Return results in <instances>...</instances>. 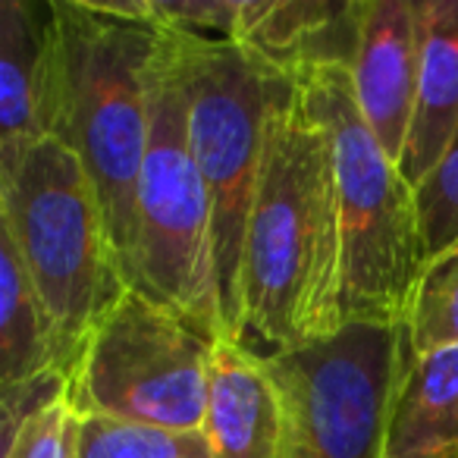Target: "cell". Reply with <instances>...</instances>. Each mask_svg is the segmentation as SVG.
Listing matches in <instances>:
<instances>
[{
	"label": "cell",
	"mask_w": 458,
	"mask_h": 458,
	"mask_svg": "<svg viewBox=\"0 0 458 458\" xmlns=\"http://www.w3.org/2000/svg\"><path fill=\"white\" fill-rule=\"evenodd\" d=\"M343 330V220L330 139L276 76L242 261V345L261 358Z\"/></svg>",
	"instance_id": "cell-1"
},
{
	"label": "cell",
	"mask_w": 458,
	"mask_h": 458,
	"mask_svg": "<svg viewBox=\"0 0 458 458\" xmlns=\"http://www.w3.org/2000/svg\"><path fill=\"white\" fill-rule=\"evenodd\" d=\"M160 29L98 0H51L45 139L76 154L101 201L129 289L139 267V179L151 141V60Z\"/></svg>",
	"instance_id": "cell-2"
},
{
	"label": "cell",
	"mask_w": 458,
	"mask_h": 458,
	"mask_svg": "<svg viewBox=\"0 0 458 458\" xmlns=\"http://www.w3.org/2000/svg\"><path fill=\"white\" fill-rule=\"evenodd\" d=\"M305 104L330 139L343 220V327L408 320L427 264L418 191L383 151L358 107L345 66L295 72Z\"/></svg>",
	"instance_id": "cell-3"
},
{
	"label": "cell",
	"mask_w": 458,
	"mask_h": 458,
	"mask_svg": "<svg viewBox=\"0 0 458 458\" xmlns=\"http://www.w3.org/2000/svg\"><path fill=\"white\" fill-rule=\"evenodd\" d=\"M0 233L13 242L54 324L70 377L85 339L129 293L101 201L76 154L41 139L0 179Z\"/></svg>",
	"instance_id": "cell-4"
},
{
	"label": "cell",
	"mask_w": 458,
	"mask_h": 458,
	"mask_svg": "<svg viewBox=\"0 0 458 458\" xmlns=\"http://www.w3.org/2000/svg\"><path fill=\"white\" fill-rule=\"evenodd\" d=\"M151 141L139 179L135 293L210 339H226L214 270V214L189 139L191 95L176 32L160 29L151 60Z\"/></svg>",
	"instance_id": "cell-5"
},
{
	"label": "cell",
	"mask_w": 458,
	"mask_h": 458,
	"mask_svg": "<svg viewBox=\"0 0 458 458\" xmlns=\"http://www.w3.org/2000/svg\"><path fill=\"white\" fill-rule=\"evenodd\" d=\"M173 32V29H170ZM189 79V139L214 214V270L229 343H242V261L280 72L242 45L176 32Z\"/></svg>",
	"instance_id": "cell-6"
},
{
	"label": "cell",
	"mask_w": 458,
	"mask_h": 458,
	"mask_svg": "<svg viewBox=\"0 0 458 458\" xmlns=\"http://www.w3.org/2000/svg\"><path fill=\"white\" fill-rule=\"evenodd\" d=\"M264 361L286 405V458H386L414 361L405 324H345Z\"/></svg>",
	"instance_id": "cell-7"
},
{
	"label": "cell",
	"mask_w": 458,
	"mask_h": 458,
	"mask_svg": "<svg viewBox=\"0 0 458 458\" xmlns=\"http://www.w3.org/2000/svg\"><path fill=\"white\" fill-rule=\"evenodd\" d=\"M214 345L208 333L129 289L95 327L66 377L79 418L201 430Z\"/></svg>",
	"instance_id": "cell-8"
},
{
	"label": "cell",
	"mask_w": 458,
	"mask_h": 458,
	"mask_svg": "<svg viewBox=\"0 0 458 458\" xmlns=\"http://www.w3.org/2000/svg\"><path fill=\"white\" fill-rule=\"evenodd\" d=\"M424 0H361L352 64L358 107L383 151L399 164L414 120Z\"/></svg>",
	"instance_id": "cell-9"
},
{
	"label": "cell",
	"mask_w": 458,
	"mask_h": 458,
	"mask_svg": "<svg viewBox=\"0 0 458 458\" xmlns=\"http://www.w3.org/2000/svg\"><path fill=\"white\" fill-rule=\"evenodd\" d=\"M358 10L361 0H242L229 41L283 76L314 66H345L352 72Z\"/></svg>",
	"instance_id": "cell-10"
},
{
	"label": "cell",
	"mask_w": 458,
	"mask_h": 458,
	"mask_svg": "<svg viewBox=\"0 0 458 458\" xmlns=\"http://www.w3.org/2000/svg\"><path fill=\"white\" fill-rule=\"evenodd\" d=\"M204 433L220 458H286V405L267 361L220 339L210 364Z\"/></svg>",
	"instance_id": "cell-11"
},
{
	"label": "cell",
	"mask_w": 458,
	"mask_h": 458,
	"mask_svg": "<svg viewBox=\"0 0 458 458\" xmlns=\"http://www.w3.org/2000/svg\"><path fill=\"white\" fill-rule=\"evenodd\" d=\"M51 0H0V179L45 139Z\"/></svg>",
	"instance_id": "cell-12"
},
{
	"label": "cell",
	"mask_w": 458,
	"mask_h": 458,
	"mask_svg": "<svg viewBox=\"0 0 458 458\" xmlns=\"http://www.w3.org/2000/svg\"><path fill=\"white\" fill-rule=\"evenodd\" d=\"M458 135V0H424L414 120L399 170L414 191Z\"/></svg>",
	"instance_id": "cell-13"
},
{
	"label": "cell",
	"mask_w": 458,
	"mask_h": 458,
	"mask_svg": "<svg viewBox=\"0 0 458 458\" xmlns=\"http://www.w3.org/2000/svg\"><path fill=\"white\" fill-rule=\"evenodd\" d=\"M386 458H458V349L414 355L389 427Z\"/></svg>",
	"instance_id": "cell-14"
},
{
	"label": "cell",
	"mask_w": 458,
	"mask_h": 458,
	"mask_svg": "<svg viewBox=\"0 0 458 458\" xmlns=\"http://www.w3.org/2000/svg\"><path fill=\"white\" fill-rule=\"evenodd\" d=\"M47 374H64L57 333L13 242L0 233V389Z\"/></svg>",
	"instance_id": "cell-15"
},
{
	"label": "cell",
	"mask_w": 458,
	"mask_h": 458,
	"mask_svg": "<svg viewBox=\"0 0 458 458\" xmlns=\"http://www.w3.org/2000/svg\"><path fill=\"white\" fill-rule=\"evenodd\" d=\"M0 458H79L82 418L66 399V374L0 389Z\"/></svg>",
	"instance_id": "cell-16"
},
{
	"label": "cell",
	"mask_w": 458,
	"mask_h": 458,
	"mask_svg": "<svg viewBox=\"0 0 458 458\" xmlns=\"http://www.w3.org/2000/svg\"><path fill=\"white\" fill-rule=\"evenodd\" d=\"M405 327L414 355L458 349V239L424 264Z\"/></svg>",
	"instance_id": "cell-17"
},
{
	"label": "cell",
	"mask_w": 458,
	"mask_h": 458,
	"mask_svg": "<svg viewBox=\"0 0 458 458\" xmlns=\"http://www.w3.org/2000/svg\"><path fill=\"white\" fill-rule=\"evenodd\" d=\"M79 458H220L204 430H164L114 418H82Z\"/></svg>",
	"instance_id": "cell-18"
},
{
	"label": "cell",
	"mask_w": 458,
	"mask_h": 458,
	"mask_svg": "<svg viewBox=\"0 0 458 458\" xmlns=\"http://www.w3.org/2000/svg\"><path fill=\"white\" fill-rule=\"evenodd\" d=\"M418 214L424 255L430 261L458 239V135L430 179L418 189Z\"/></svg>",
	"instance_id": "cell-19"
}]
</instances>
